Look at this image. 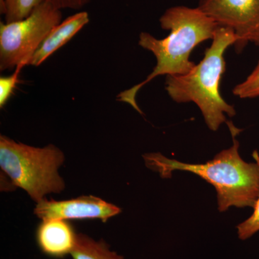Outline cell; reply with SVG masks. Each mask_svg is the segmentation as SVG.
<instances>
[{
	"label": "cell",
	"mask_w": 259,
	"mask_h": 259,
	"mask_svg": "<svg viewBox=\"0 0 259 259\" xmlns=\"http://www.w3.org/2000/svg\"><path fill=\"white\" fill-rule=\"evenodd\" d=\"M258 45H259V41H258Z\"/></svg>",
	"instance_id": "obj_16"
},
{
	"label": "cell",
	"mask_w": 259,
	"mask_h": 259,
	"mask_svg": "<svg viewBox=\"0 0 259 259\" xmlns=\"http://www.w3.org/2000/svg\"><path fill=\"white\" fill-rule=\"evenodd\" d=\"M71 255L73 259H125L110 249V245L103 240L95 241L83 233L77 234Z\"/></svg>",
	"instance_id": "obj_10"
},
{
	"label": "cell",
	"mask_w": 259,
	"mask_h": 259,
	"mask_svg": "<svg viewBox=\"0 0 259 259\" xmlns=\"http://www.w3.org/2000/svg\"><path fill=\"white\" fill-rule=\"evenodd\" d=\"M90 22L87 12H79L61 21L49 32L40 47L30 59L29 65L40 66L49 56L59 50Z\"/></svg>",
	"instance_id": "obj_9"
},
{
	"label": "cell",
	"mask_w": 259,
	"mask_h": 259,
	"mask_svg": "<svg viewBox=\"0 0 259 259\" xmlns=\"http://www.w3.org/2000/svg\"><path fill=\"white\" fill-rule=\"evenodd\" d=\"M21 68H17L14 74L0 78V107L6 105L18 81L19 73Z\"/></svg>",
	"instance_id": "obj_14"
},
{
	"label": "cell",
	"mask_w": 259,
	"mask_h": 259,
	"mask_svg": "<svg viewBox=\"0 0 259 259\" xmlns=\"http://www.w3.org/2000/svg\"><path fill=\"white\" fill-rule=\"evenodd\" d=\"M236 41L233 30L219 26L211 47L206 50L198 64L187 74L166 77V90L172 100L177 103H195L206 125L212 131H217L227 122L226 115L232 117L236 114L235 107L225 101L219 90L226 71L225 52Z\"/></svg>",
	"instance_id": "obj_3"
},
{
	"label": "cell",
	"mask_w": 259,
	"mask_h": 259,
	"mask_svg": "<svg viewBox=\"0 0 259 259\" xmlns=\"http://www.w3.org/2000/svg\"><path fill=\"white\" fill-rule=\"evenodd\" d=\"M201 11L219 26L231 28L237 37L236 50L259 41V0H199Z\"/></svg>",
	"instance_id": "obj_6"
},
{
	"label": "cell",
	"mask_w": 259,
	"mask_h": 259,
	"mask_svg": "<svg viewBox=\"0 0 259 259\" xmlns=\"http://www.w3.org/2000/svg\"><path fill=\"white\" fill-rule=\"evenodd\" d=\"M233 137V145L204 163H187L167 158L161 153L143 156L148 168L162 179L171 178L175 171L191 172L208 182L215 189L220 212L231 207H254L259 197V154L255 151V162H246L239 153L240 144L236 136L241 130L232 122H226Z\"/></svg>",
	"instance_id": "obj_1"
},
{
	"label": "cell",
	"mask_w": 259,
	"mask_h": 259,
	"mask_svg": "<svg viewBox=\"0 0 259 259\" xmlns=\"http://www.w3.org/2000/svg\"><path fill=\"white\" fill-rule=\"evenodd\" d=\"M62 19L61 10L44 0L23 20L0 23V70L29 65L52 29Z\"/></svg>",
	"instance_id": "obj_5"
},
{
	"label": "cell",
	"mask_w": 259,
	"mask_h": 259,
	"mask_svg": "<svg viewBox=\"0 0 259 259\" xmlns=\"http://www.w3.org/2000/svg\"><path fill=\"white\" fill-rule=\"evenodd\" d=\"M44 0H1V13L7 23L26 18Z\"/></svg>",
	"instance_id": "obj_11"
},
{
	"label": "cell",
	"mask_w": 259,
	"mask_h": 259,
	"mask_svg": "<svg viewBox=\"0 0 259 259\" xmlns=\"http://www.w3.org/2000/svg\"><path fill=\"white\" fill-rule=\"evenodd\" d=\"M259 231V197L253 207V212L248 219L237 226L240 240L245 241Z\"/></svg>",
	"instance_id": "obj_13"
},
{
	"label": "cell",
	"mask_w": 259,
	"mask_h": 259,
	"mask_svg": "<svg viewBox=\"0 0 259 259\" xmlns=\"http://www.w3.org/2000/svg\"><path fill=\"white\" fill-rule=\"evenodd\" d=\"M161 28L170 30L163 39H157L148 32H141L139 46L153 53L156 65L147 79L134 88L122 92L119 101L125 102L142 114L136 102V95L145 84L156 76H177L190 72L195 64L190 61L194 48L204 40L213 38L219 25L198 8L176 6L166 10L159 20Z\"/></svg>",
	"instance_id": "obj_2"
},
{
	"label": "cell",
	"mask_w": 259,
	"mask_h": 259,
	"mask_svg": "<svg viewBox=\"0 0 259 259\" xmlns=\"http://www.w3.org/2000/svg\"><path fill=\"white\" fill-rule=\"evenodd\" d=\"M59 10H80L90 3V0H47Z\"/></svg>",
	"instance_id": "obj_15"
},
{
	"label": "cell",
	"mask_w": 259,
	"mask_h": 259,
	"mask_svg": "<svg viewBox=\"0 0 259 259\" xmlns=\"http://www.w3.org/2000/svg\"><path fill=\"white\" fill-rule=\"evenodd\" d=\"M233 93V95L241 99L259 97V61L246 79L235 87Z\"/></svg>",
	"instance_id": "obj_12"
},
{
	"label": "cell",
	"mask_w": 259,
	"mask_h": 259,
	"mask_svg": "<svg viewBox=\"0 0 259 259\" xmlns=\"http://www.w3.org/2000/svg\"><path fill=\"white\" fill-rule=\"evenodd\" d=\"M64 161V153L54 145L35 148L0 136L2 169L13 185L25 190L35 202L64 190V180L58 171Z\"/></svg>",
	"instance_id": "obj_4"
},
{
	"label": "cell",
	"mask_w": 259,
	"mask_h": 259,
	"mask_svg": "<svg viewBox=\"0 0 259 259\" xmlns=\"http://www.w3.org/2000/svg\"><path fill=\"white\" fill-rule=\"evenodd\" d=\"M120 212L115 204L92 195L61 201L44 199L34 209V214L42 221L99 219L104 223Z\"/></svg>",
	"instance_id": "obj_7"
},
{
	"label": "cell",
	"mask_w": 259,
	"mask_h": 259,
	"mask_svg": "<svg viewBox=\"0 0 259 259\" xmlns=\"http://www.w3.org/2000/svg\"><path fill=\"white\" fill-rule=\"evenodd\" d=\"M77 234L65 220L42 221L37 227V246L44 254L52 258H64L71 255L76 245Z\"/></svg>",
	"instance_id": "obj_8"
}]
</instances>
